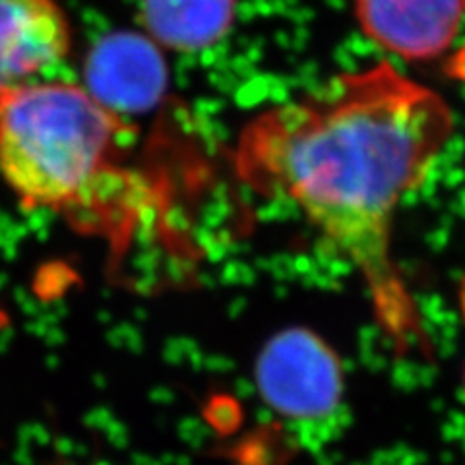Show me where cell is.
<instances>
[{"instance_id":"obj_5","label":"cell","mask_w":465,"mask_h":465,"mask_svg":"<svg viewBox=\"0 0 465 465\" xmlns=\"http://www.w3.org/2000/svg\"><path fill=\"white\" fill-rule=\"evenodd\" d=\"M72 25L56 0H0V99L64 61Z\"/></svg>"},{"instance_id":"obj_3","label":"cell","mask_w":465,"mask_h":465,"mask_svg":"<svg viewBox=\"0 0 465 465\" xmlns=\"http://www.w3.org/2000/svg\"><path fill=\"white\" fill-rule=\"evenodd\" d=\"M262 396L282 419L326 434L341 420L343 367L330 343L295 326L273 336L256 367Z\"/></svg>"},{"instance_id":"obj_7","label":"cell","mask_w":465,"mask_h":465,"mask_svg":"<svg viewBox=\"0 0 465 465\" xmlns=\"http://www.w3.org/2000/svg\"><path fill=\"white\" fill-rule=\"evenodd\" d=\"M235 12L237 0H140L138 16L157 47L198 53L231 32Z\"/></svg>"},{"instance_id":"obj_2","label":"cell","mask_w":465,"mask_h":465,"mask_svg":"<svg viewBox=\"0 0 465 465\" xmlns=\"http://www.w3.org/2000/svg\"><path fill=\"white\" fill-rule=\"evenodd\" d=\"M123 134L84 85L32 82L0 99V179L29 212L90 210L119 177Z\"/></svg>"},{"instance_id":"obj_6","label":"cell","mask_w":465,"mask_h":465,"mask_svg":"<svg viewBox=\"0 0 465 465\" xmlns=\"http://www.w3.org/2000/svg\"><path fill=\"white\" fill-rule=\"evenodd\" d=\"M85 78V90L114 114L138 113L162 97L167 70L148 35L124 32L107 35L92 49Z\"/></svg>"},{"instance_id":"obj_1","label":"cell","mask_w":465,"mask_h":465,"mask_svg":"<svg viewBox=\"0 0 465 465\" xmlns=\"http://www.w3.org/2000/svg\"><path fill=\"white\" fill-rule=\"evenodd\" d=\"M456 119L448 101L388 61L333 76L244 128L237 171L289 200L351 264L381 309L410 302L394 223L427 183Z\"/></svg>"},{"instance_id":"obj_4","label":"cell","mask_w":465,"mask_h":465,"mask_svg":"<svg viewBox=\"0 0 465 465\" xmlns=\"http://www.w3.org/2000/svg\"><path fill=\"white\" fill-rule=\"evenodd\" d=\"M357 25L391 58L429 63L442 56L465 25V0H353Z\"/></svg>"},{"instance_id":"obj_8","label":"cell","mask_w":465,"mask_h":465,"mask_svg":"<svg viewBox=\"0 0 465 465\" xmlns=\"http://www.w3.org/2000/svg\"><path fill=\"white\" fill-rule=\"evenodd\" d=\"M463 391H465V369H463Z\"/></svg>"}]
</instances>
